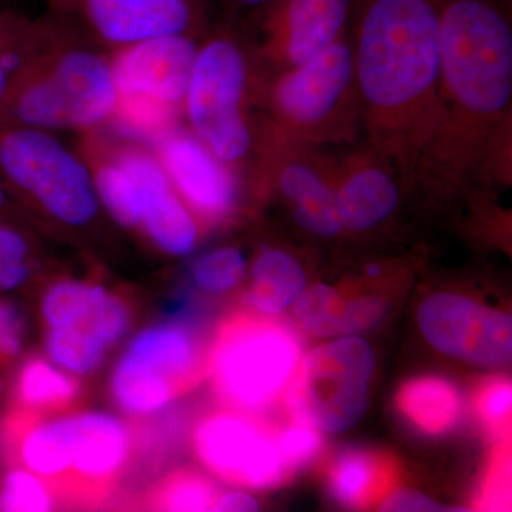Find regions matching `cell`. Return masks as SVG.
I'll use <instances>...</instances> for the list:
<instances>
[{"instance_id":"cell-1","label":"cell","mask_w":512,"mask_h":512,"mask_svg":"<svg viewBox=\"0 0 512 512\" xmlns=\"http://www.w3.org/2000/svg\"><path fill=\"white\" fill-rule=\"evenodd\" d=\"M355 72L380 146L417 164L439 121L440 0H366Z\"/></svg>"},{"instance_id":"cell-2","label":"cell","mask_w":512,"mask_h":512,"mask_svg":"<svg viewBox=\"0 0 512 512\" xmlns=\"http://www.w3.org/2000/svg\"><path fill=\"white\" fill-rule=\"evenodd\" d=\"M55 25L49 45L20 73L0 107V127L83 133L113 120L119 90L110 53Z\"/></svg>"},{"instance_id":"cell-3","label":"cell","mask_w":512,"mask_h":512,"mask_svg":"<svg viewBox=\"0 0 512 512\" xmlns=\"http://www.w3.org/2000/svg\"><path fill=\"white\" fill-rule=\"evenodd\" d=\"M439 94L436 130L451 117L493 123L510 106L511 26L491 0H440Z\"/></svg>"},{"instance_id":"cell-4","label":"cell","mask_w":512,"mask_h":512,"mask_svg":"<svg viewBox=\"0 0 512 512\" xmlns=\"http://www.w3.org/2000/svg\"><path fill=\"white\" fill-rule=\"evenodd\" d=\"M0 184L20 211L69 231L92 227L104 211L83 158L50 131L0 127Z\"/></svg>"},{"instance_id":"cell-5","label":"cell","mask_w":512,"mask_h":512,"mask_svg":"<svg viewBox=\"0 0 512 512\" xmlns=\"http://www.w3.org/2000/svg\"><path fill=\"white\" fill-rule=\"evenodd\" d=\"M195 37H156L110 53L119 90L110 124L119 133L153 143L177 126L200 47Z\"/></svg>"},{"instance_id":"cell-6","label":"cell","mask_w":512,"mask_h":512,"mask_svg":"<svg viewBox=\"0 0 512 512\" xmlns=\"http://www.w3.org/2000/svg\"><path fill=\"white\" fill-rule=\"evenodd\" d=\"M251 69L244 47L218 33L198 47L183 113L222 164L241 165L254 146L247 106Z\"/></svg>"},{"instance_id":"cell-7","label":"cell","mask_w":512,"mask_h":512,"mask_svg":"<svg viewBox=\"0 0 512 512\" xmlns=\"http://www.w3.org/2000/svg\"><path fill=\"white\" fill-rule=\"evenodd\" d=\"M301 360V342L286 326L238 318L222 326L212 349V382L239 412H264L286 393Z\"/></svg>"},{"instance_id":"cell-8","label":"cell","mask_w":512,"mask_h":512,"mask_svg":"<svg viewBox=\"0 0 512 512\" xmlns=\"http://www.w3.org/2000/svg\"><path fill=\"white\" fill-rule=\"evenodd\" d=\"M375 370L372 346L359 336L336 338L303 356L286 390L293 423L342 434L365 417Z\"/></svg>"},{"instance_id":"cell-9","label":"cell","mask_w":512,"mask_h":512,"mask_svg":"<svg viewBox=\"0 0 512 512\" xmlns=\"http://www.w3.org/2000/svg\"><path fill=\"white\" fill-rule=\"evenodd\" d=\"M46 15L83 42L114 53L156 37L198 36L202 0H45Z\"/></svg>"},{"instance_id":"cell-10","label":"cell","mask_w":512,"mask_h":512,"mask_svg":"<svg viewBox=\"0 0 512 512\" xmlns=\"http://www.w3.org/2000/svg\"><path fill=\"white\" fill-rule=\"evenodd\" d=\"M417 322L424 339L443 355L480 366L498 367L511 362L510 313L467 296L440 292L424 299Z\"/></svg>"},{"instance_id":"cell-11","label":"cell","mask_w":512,"mask_h":512,"mask_svg":"<svg viewBox=\"0 0 512 512\" xmlns=\"http://www.w3.org/2000/svg\"><path fill=\"white\" fill-rule=\"evenodd\" d=\"M194 446L212 473L241 487H275L295 473L286 463L278 437L242 414L220 413L202 420Z\"/></svg>"},{"instance_id":"cell-12","label":"cell","mask_w":512,"mask_h":512,"mask_svg":"<svg viewBox=\"0 0 512 512\" xmlns=\"http://www.w3.org/2000/svg\"><path fill=\"white\" fill-rule=\"evenodd\" d=\"M106 128L114 156L136 187L141 231L164 254H190L200 238V227L165 173L153 147Z\"/></svg>"},{"instance_id":"cell-13","label":"cell","mask_w":512,"mask_h":512,"mask_svg":"<svg viewBox=\"0 0 512 512\" xmlns=\"http://www.w3.org/2000/svg\"><path fill=\"white\" fill-rule=\"evenodd\" d=\"M154 153L192 214L217 221L237 202V181L231 168L222 164L187 128H168L151 144Z\"/></svg>"},{"instance_id":"cell-14","label":"cell","mask_w":512,"mask_h":512,"mask_svg":"<svg viewBox=\"0 0 512 512\" xmlns=\"http://www.w3.org/2000/svg\"><path fill=\"white\" fill-rule=\"evenodd\" d=\"M296 67L276 87L275 106L293 123L311 126L328 117L348 89L355 73V55L336 40Z\"/></svg>"},{"instance_id":"cell-15","label":"cell","mask_w":512,"mask_h":512,"mask_svg":"<svg viewBox=\"0 0 512 512\" xmlns=\"http://www.w3.org/2000/svg\"><path fill=\"white\" fill-rule=\"evenodd\" d=\"M62 423L67 478L97 488L109 483L126 463L130 434L116 417L84 413L60 419Z\"/></svg>"},{"instance_id":"cell-16","label":"cell","mask_w":512,"mask_h":512,"mask_svg":"<svg viewBox=\"0 0 512 512\" xmlns=\"http://www.w3.org/2000/svg\"><path fill=\"white\" fill-rule=\"evenodd\" d=\"M42 313L49 328H69L110 348L127 332V306L101 286L63 281L43 296Z\"/></svg>"},{"instance_id":"cell-17","label":"cell","mask_w":512,"mask_h":512,"mask_svg":"<svg viewBox=\"0 0 512 512\" xmlns=\"http://www.w3.org/2000/svg\"><path fill=\"white\" fill-rule=\"evenodd\" d=\"M271 26L284 39L295 66L333 45L348 20L352 0H275Z\"/></svg>"},{"instance_id":"cell-18","label":"cell","mask_w":512,"mask_h":512,"mask_svg":"<svg viewBox=\"0 0 512 512\" xmlns=\"http://www.w3.org/2000/svg\"><path fill=\"white\" fill-rule=\"evenodd\" d=\"M200 345L183 325H158L131 342L123 359L170 384L180 393L200 369Z\"/></svg>"},{"instance_id":"cell-19","label":"cell","mask_w":512,"mask_h":512,"mask_svg":"<svg viewBox=\"0 0 512 512\" xmlns=\"http://www.w3.org/2000/svg\"><path fill=\"white\" fill-rule=\"evenodd\" d=\"M55 33V22L46 13L35 18L12 3H0V107L20 73Z\"/></svg>"},{"instance_id":"cell-20","label":"cell","mask_w":512,"mask_h":512,"mask_svg":"<svg viewBox=\"0 0 512 512\" xmlns=\"http://www.w3.org/2000/svg\"><path fill=\"white\" fill-rule=\"evenodd\" d=\"M399 202V190L389 174L365 168L350 175L336 191V211L342 229L367 231L386 221Z\"/></svg>"},{"instance_id":"cell-21","label":"cell","mask_w":512,"mask_h":512,"mask_svg":"<svg viewBox=\"0 0 512 512\" xmlns=\"http://www.w3.org/2000/svg\"><path fill=\"white\" fill-rule=\"evenodd\" d=\"M281 190L295 205V220L319 237H335L342 231L336 211V191L312 168L291 164L282 171Z\"/></svg>"},{"instance_id":"cell-22","label":"cell","mask_w":512,"mask_h":512,"mask_svg":"<svg viewBox=\"0 0 512 512\" xmlns=\"http://www.w3.org/2000/svg\"><path fill=\"white\" fill-rule=\"evenodd\" d=\"M251 279L249 302L271 316L285 312L306 288L301 264L281 249L262 252L252 266Z\"/></svg>"},{"instance_id":"cell-23","label":"cell","mask_w":512,"mask_h":512,"mask_svg":"<svg viewBox=\"0 0 512 512\" xmlns=\"http://www.w3.org/2000/svg\"><path fill=\"white\" fill-rule=\"evenodd\" d=\"M397 403L404 416L430 434L453 429L463 414L460 392L447 380L436 377H423L404 384Z\"/></svg>"},{"instance_id":"cell-24","label":"cell","mask_w":512,"mask_h":512,"mask_svg":"<svg viewBox=\"0 0 512 512\" xmlns=\"http://www.w3.org/2000/svg\"><path fill=\"white\" fill-rule=\"evenodd\" d=\"M79 384L42 359H30L22 366L13 386L12 409L37 414L60 409L76 399Z\"/></svg>"},{"instance_id":"cell-25","label":"cell","mask_w":512,"mask_h":512,"mask_svg":"<svg viewBox=\"0 0 512 512\" xmlns=\"http://www.w3.org/2000/svg\"><path fill=\"white\" fill-rule=\"evenodd\" d=\"M382 484V464L366 451L340 454L329 476V487L339 503L363 507Z\"/></svg>"},{"instance_id":"cell-26","label":"cell","mask_w":512,"mask_h":512,"mask_svg":"<svg viewBox=\"0 0 512 512\" xmlns=\"http://www.w3.org/2000/svg\"><path fill=\"white\" fill-rule=\"evenodd\" d=\"M111 389L116 402L134 414L157 412L177 396L170 384L126 359H121L117 365Z\"/></svg>"},{"instance_id":"cell-27","label":"cell","mask_w":512,"mask_h":512,"mask_svg":"<svg viewBox=\"0 0 512 512\" xmlns=\"http://www.w3.org/2000/svg\"><path fill=\"white\" fill-rule=\"evenodd\" d=\"M348 301L339 291L325 284L313 285L293 303V316L305 332L318 338H343Z\"/></svg>"},{"instance_id":"cell-28","label":"cell","mask_w":512,"mask_h":512,"mask_svg":"<svg viewBox=\"0 0 512 512\" xmlns=\"http://www.w3.org/2000/svg\"><path fill=\"white\" fill-rule=\"evenodd\" d=\"M35 266L33 242L26 229L0 222V292L15 291L29 281Z\"/></svg>"},{"instance_id":"cell-29","label":"cell","mask_w":512,"mask_h":512,"mask_svg":"<svg viewBox=\"0 0 512 512\" xmlns=\"http://www.w3.org/2000/svg\"><path fill=\"white\" fill-rule=\"evenodd\" d=\"M107 346L99 340L69 328H49L47 352L57 365L69 372L86 375L103 362Z\"/></svg>"},{"instance_id":"cell-30","label":"cell","mask_w":512,"mask_h":512,"mask_svg":"<svg viewBox=\"0 0 512 512\" xmlns=\"http://www.w3.org/2000/svg\"><path fill=\"white\" fill-rule=\"evenodd\" d=\"M49 487L32 471L18 464H8L0 476V511L46 512L52 510Z\"/></svg>"},{"instance_id":"cell-31","label":"cell","mask_w":512,"mask_h":512,"mask_svg":"<svg viewBox=\"0 0 512 512\" xmlns=\"http://www.w3.org/2000/svg\"><path fill=\"white\" fill-rule=\"evenodd\" d=\"M214 485L195 473H177L154 495L153 505L163 511H210L217 504Z\"/></svg>"},{"instance_id":"cell-32","label":"cell","mask_w":512,"mask_h":512,"mask_svg":"<svg viewBox=\"0 0 512 512\" xmlns=\"http://www.w3.org/2000/svg\"><path fill=\"white\" fill-rule=\"evenodd\" d=\"M247 272L244 255L237 248H221L208 252L192 269L195 284L202 291L224 293L241 284Z\"/></svg>"},{"instance_id":"cell-33","label":"cell","mask_w":512,"mask_h":512,"mask_svg":"<svg viewBox=\"0 0 512 512\" xmlns=\"http://www.w3.org/2000/svg\"><path fill=\"white\" fill-rule=\"evenodd\" d=\"M511 383L505 379H495L484 384L477 397V412L488 430L493 434L507 433L511 419Z\"/></svg>"},{"instance_id":"cell-34","label":"cell","mask_w":512,"mask_h":512,"mask_svg":"<svg viewBox=\"0 0 512 512\" xmlns=\"http://www.w3.org/2000/svg\"><path fill=\"white\" fill-rule=\"evenodd\" d=\"M276 437L286 463L293 471L306 466L322 447L320 431L303 424L293 423L292 426L276 434Z\"/></svg>"},{"instance_id":"cell-35","label":"cell","mask_w":512,"mask_h":512,"mask_svg":"<svg viewBox=\"0 0 512 512\" xmlns=\"http://www.w3.org/2000/svg\"><path fill=\"white\" fill-rule=\"evenodd\" d=\"M387 305L379 296L367 295L348 301L345 320H343V338L359 336L379 325L386 315Z\"/></svg>"},{"instance_id":"cell-36","label":"cell","mask_w":512,"mask_h":512,"mask_svg":"<svg viewBox=\"0 0 512 512\" xmlns=\"http://www.w3.org/2000/svg\"><path fill=\"white\" fill-rule=\"evenodd\" d=\"M507 477H510V458L507 453L498 456L493 464V471L488 477L483 490L484 507L497 510L498 507H507Z\"/></svg>"},{"instance_id":"cell-37","label":"cell","mask_w":512,"mask_h":512,"mask_svg":"<svg viewBox=\"0 0 512 512\" xmlns=\"http://www.w3.org/2000/svg\"><path fill=\"white\" fill-rule=\"evenodd\" d=\"M382 511H453L451 508H443L427 495L413 490L396 491L386 498L380 507Z\"/></svg>"},{"instance_id":"cell-38","label":"cell","mask_w":512,"mask_h":512,"mask_svg":"<svg viewBox=\"0 0 512 512\" xmlns=\"http://www.w3.org/2000/svg\"><path fill=\"white\" fill-rule=\"evenodd\" d=\"M259 504L252 495L247 493H229L218 498L214 511L248 512L258 510Z\"/></svg>"},{"instance_id":"cell-39","label":"cell","mask_w":512,"mask_h":512,"mask_svg":"<svg viewBox=\"0 0 512 512\" xmlns=\"http://www.w3.org/2000/svg\"><path fill=\"white\" fill-rule=\"evenodd\" d=\"M202 2L205 3V6L211 2L224 6V8L242 10L262 8V6L271 5L275 0H202Z\"/></svg>"},{"instance_id":"cell-40","label":"cell","mask_w":512,"mask_h":512,"mask_svg":"<svg viewBox=\"0 0 512 512\" xmlns=\"http://www.w3.org/2000/svg\"><path fill=\"white\" fill-rule=\"evenodd\" d=\"M366 274L369 275L370 278H379L380 274H382V268L377 264H370L366 268Z\"/></svg>"},{"instance_id":"cell-41","label":"cell","mask_w":512,"mask_h":512,"mask_svg":"<svg viewBox=\"0 0 512 512\" xmlns=\"http://www.w3.org/2000/svg\"><path fill=\"white\" fill-rule=\"evenodd\" d=\"M8 365V360H6L5 355H3L2 342H0V367H5Z\"/></svg>"},{"instance_id":"cell-42","label":"cell","mask_w":512,"mask_h":512,"mask_svg":"<svg viewBox=\"0 0 512 512\" xmlns=\"http://www.w3.org/2000/svg\"><path fill=\"white\" fill-rule=\"evenodd\" d=\"M15 0H0V3H13Z\"/></svg>"}]
</instances>
